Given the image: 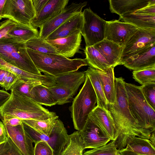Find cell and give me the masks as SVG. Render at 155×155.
I'll use <instances>...</instances> for the list:
<instances>
[{"mask_svg": "<svg viewBox=\"0 0 155 155\" xmlns=\"http://www.w3.org/2000/svg\"><path fill=\"white\" fill-rule=\"evenodd\" d=\"M124 82L121 77L115 78L116 101L114 104H107L114 124V140L119 150L125 148L127 142L134 137L150 139L152 134L141 127L132 115Z\"/></svg>", "mask_w": 155, "mask_h": 155, "instance_id": "cell-1", "label": "cell"}, {"mask_svg": "<svg viewBox=\"0 0 155 155\" xmlns=\"http://www.w3.org/2000/svg\"></svg>", "mask_w": 155, "mask_h": 155, "instance_id": "cell-54", "label": "cell"}, {"mask_svg": "<svg viewBox=\"0 0 155 155\" xmlns=\"http://www.w3.org/2000/svg\"><path fill=\"white\" fill-rule=\"evenodd\" d=\"M27 50L35 65L41 72L54 77L77 71L81 67L88 65L85 58L71 59L60 54Z\"/></svg>", "mask_w": 155, "mask_h": 155, "instance_id": "cell-3", "label": "cell"}, {"mask_svg": "<svg viewBox=\"0 0 155 155\" xmlns=\"http://www.w3.org/2000/svg\"><path fill=\"white\" fill-rule=\"evenodd\" d=\"M5 126L7 136L22 154L23 155H34L33 141L25 130L22 123L16 126Z\"/></svg>", "mask_w": 155, "mask_h": 155, "instance_id": "cell-14", "label": "cell"}, {"mask_svg": "<svg viewBox=\"0 0 155 155\" xmlns=\"http://www.w3.org/2000/svg\"><path fill=\"white\" fill-rule=\"evenodd\" d=\"M10 95V93H9L7 91L0 90V108L9 99Z\"/></svg>", "mask_w": 155, "mask_h": 155, "instance_id": "cell-46", "label": "cell"}, {"mask_svg": "<svg viewBox=\"0 0 155 155\" xmlns=\"http://www.w3.org/2000/svg\"><path fill=\"white\" fill-rule=\"evenodd\" d=\"M87 2H73L54 18L44 24L40 28L39 37L45 39L51 34L68 19L74 15L81 12Z\"/></svg>", "mask_w": 155, "mask_h": 155, "instance_id": "cell-12", "label": "cell"}, {"mask_svg": "<svg viewBox=\"0 0 155 155\" xmlns=\"http://www.w3.org/2000/svg\"><path fill=\"white\" fill-rule=\"evenodd\" d=\"M128 106L130 112L139 125L152 133L155 131V110L148 104L140 86L125 82Z\"/></svg>", "mask_w": 155, "mask_h": 155, "instance_id": "cell-4", "label": "cell"}, {"mask_svg": "<svg viewBox=\"0 0 155 155\" xmlns=\"http://www.w3.org/2000/svg\"><path fill=\"white\" fill-rule=\"evenodd\" d=\"M93 46L101 54L112 67L122 65L123 47L105 39Z\"/></svg>", "mask_w": 155, "mask_h": 155, "instance_id": "cell-20", "label": "cell"}, {"mask_svg": "<svg viewBox=\"0 0 155 155\" xmlns=\"http://www.w3.org/2000/svg\"><path fill=\"white\" fill-rule=\"evenodd\" d=\"M138 28L129 23L119 20L107 21L104 39L124 46Z\"/></svg>", "mask_w": 155, "mask_h": 155, "instance_id": "cell-11", "label": "cell"}, {"mask_svg": "<svg viewBox=\"0 0 155 155\" xmlns=\"http://www.w3.org/2000/svg\"><path fill=\"white\" fill-rule=\"evenodd\" d=\"M134 13L147 15H155V3L137 10Z\"/></svg>", "mask_w": 155, "mask_h": 155, "instance_id": "cell-44", "label": "cell"}, {"mask_svg": "<svg viewBox=\"0 0 155 155\" xmlns=\"http://www.w3.org/2000/svg\"><path fill=\"white\" fill-rule=\"evenodd\" d=\"M125 149L145 155H155V146L149 139L134 137L127 143Z\"/></svg>", "mask_w": 155, "mask_h": 155, "instance_id": "cell-28", "label": "cell"}, {"mask_svg": "<svg viewBox=\"0 0 155 155\" xmlns=\"http://www.w3.org/2000/svg\"><path fill=\"white\" fill-rule=\"evenodd\" d=\"M6 140L5 141L0 142V151L4 146Z\"/></svg>", "mask_w": 155, "mask_h": 155, "instance_id": "cell-52", "label": "cell"}, {"mask_svg": "<svg viewBox=\"0 0 155 155\" xmlns=\"http://www.w3.org/2000/svg\"><path fill=\"white\" fill-rule=\"evenodd\" d=\"M118 155H120L119 153L118 154Z\"/></svg>", "mask_w": 155, "mask_h": 155, "instance_id": "cell-53", "label": "cell"}, {"mask_svg": "<svg viewBox=\"0 0 155 155\" xmlns=\"http://www.w3.org/2000/svg\"><path fill=\"white\" fill-rule=\"evenodd\" d=\"M26 45L27 49L38 52L59 54L52 45L43 38L31 40L26 42Z\"/></svg>", "mask_w": 155, "mask_h": 155, "instance_id": "cell-34", "label": "cell"}, {"mask_svg": "<svg viewBox=\"0 0 155 155\" xmlns=\"http://www.w3.org/2000/svg\"><path fill=\"white\" fill-rule=\"evenodd\" d=\"M111 13L120 16L134 13L149 4L155 3V0H118L108 1Z\"/></svg>", "mask_w": 155, "mask_h": 155, "instance_id": "cell-21", "label": "cell"}, {"mask_svg": "<svg viewBox=\"0 0 155 155\" xmlns=\"http://www.w3.org/2000/svg\"><path fill=\"white\" fill-rule=\"evenodd\" d=\"M30 98L41 105L51 107L56 102L47 87L40 84L34 87L31 90Z\"/></svg>", "mask_w": 155, "mask_h": 155, "instance_id": "cell-30", "label": "cell"}, {"mask_svg": "<svg viewBox=\"0 0 155 155\" xmlns=\"http://www.w3.org/2000/svg\"><path fill=\"white\" fill-rule=\"evenodd\" d=\"M119 153L120 155H145L127 150L124 148L119 150Z\"/></svg>", "mask_w": 155, "mask_h": 155, "instance_id": "cell-49", "label": "cell"}, {"mask_svg": "<svg viewBox=\"0 0 155 155\" xmlns=\"http://www.w3.org/2000/svg\"><path fill=\"white\" fill-rule=\"evenodd\" d=\"M6 0H0V20L3 18V9Z\"/></svg>", "mask_w": 155, "mask_h": 155, "instance_id": "cell-50", "label": "cell"}, {"mask_svg": "<svg viewBox=\"0 0 155 155\" xmlns=\"http://www.w3.org/2000/svg\"><path fill=\"white\" fill-rule=\"evenodd\" d=\"M88 118L108 137L111 140H114V124L108 110L97 105L90 113Z\"/></svg>", "mask_w": 155, "mask_h": 155, "instance_id": "cell-18", "label": "cell"}, {"mask_svg": "<svg viewBox=\"0 0 155 155\" xmlns=\"http://www.w3.org/2000/svg\"><path fill=\"white\" fill-rule=\"evenodd\" d=\"M0 58L22 71L42 74L30 57L26 43L17 42L7 38L0 39Z\"/></svg>", "mask_w": 155, "mask_h": 155, "instance_id": "cell-6", "label": "cell"}, {"mask_svg": "<svg viewBox=\"0 0 155 155\" xmlns=\"http://www.w3.org/2000/svg\"><path fill=\"white\" fill-rule=\"evenodd\" d=\"M9 71L0 69V87H3Z\"/></svg>", "mask_w": 155, "mask_h": 155, "instance_id": "cell-48", "label": "cell"}, {"mask_svg": "<svg viewBox=\"0 0 155 155\" xmlns=\"http://www.w3.org/2000/svg\"><path fill=\"white\" fill-rule=\"evenodd\" d=\"M89 78L95 93L97 105L106 110H108L107 103L104 93L101 80L95 69L89 67L85 71Z\"/></svg>", "mask_w": 155, "mask_h": 155, "instance_id": "cell-27", "label": "cell"}, {"mask_svg": "<svg viewBox=\"0 0 155 155\" xmlns=\"http://www.w3.org/2000/svg\"><path fill=\"white\" fill-rule=\"evenodd\" d=\"M120 20L138 28H155V15L129 13L120 17Z\"/></svg>", "mask_w": 155, "mask_h": 155, "instance_id": "cell-29", "label": "cell"}, {"mask_svg": "<svg viewBox=\"0 0 155 155\" xmlns=\"http://www.w3.org/2000/svg\"><path fill=\"white\" fill-rule=\"evenodd\" d=\"M69 137L68 144L60 155H83L84 149L80 131L74 132Z\"/></svg>", "mask_w": 155, "mask_h": 155, "instance_id": "cell-31", "label": "cell"}, {"mask_svg": "<svg viewBox=\"0 0 155 155\" xmlns=\"http://www.w3.org/2000/svg\"><path fill=\"white\" fill-rule=\"evenodd\" d=\"M83 22L82 12L71 17L60 25L45 39L55 40L68 37L81 32Z\"/></svg>", "mask_w": 155, "mask_h": 155, "instance_id": "cell-19", "label": "cell"}, {"mask_svg": "<svg viewBox=\"0 0 155 155\" xmlns=\"http://www.w3.org/2000/svg\"><path fill=\"white\" fill-rule=\"evenodd\" d=\"M48 0H32L36 13V17L39 14Z\"/></svg>", "mask_w": 155, "mask_h": 155, "instance_id": "cell-45", "label": "cell"}, {"mask_svg": "<svg viewBox=\"0 0 155 155\" xmlns=\"http://www.w3.org/2000/svg\"><path fill=\"white\" fill-rule=\"evenodd\" d=\"M0 69L14 73L20 78L32 80L41 82L42 84L50 87L56 84L54 77L47 74L38 75L32 74L15 67L0 58Z\"/></svg>", "mask_w": 155, "mask_h": 155, "instance_id": "cell-22", "label": "cell"}, {"mask_svg": "<svg viewBox=\"0 0 155 155\" xmlns=\"http://www.w3.org/2000/svg\"><path fill=\"white\" fill-rule=\"evenodd\" d=\"M119 151L113 140L105 145L85 151L83 155H118Z\"/></svg>", "mask_w": 155, "mask_h": 155, "instance_id": "cell-37", "label": "cell"}, {"mask_svg": "<svg viewBox=\"0 0 155 155\" xmlns=\"http://www.w3.org/2000/svg\"><path fill=\"white\" fill-rule=\"evenodd\" d=\"M42 84L39 81L19 78L12 85L10 89L19 92L30 97V92L35 87Z\"/></svg>", "mask_w": 155, "mask_h": 155, "instance_id": "cell-36", "label": "cell"}, {"mask_svg": "<svg viewBox=\"0 0 155 155\" xmlns=\"http://www.w3.org/2000/svg\"><path fill=\"white\" fill-rule=\"evenodd\" d=\"M58 116L45 120H25L22 121L39 133L49 136Z\"/></svg>", "mask_w": 155, "mask_h": 155, "instance_id": "cell-33", "label": "cell"}, {"mask_svg": "<svg viewBox=\"0 0 155 155\" xmlns=\"http://www.w3.org/2000/svg\"><path fill=\"white\" fill-rule=\"evenodd\" d=\"M132 74L133 78L142 85L155 83V67L134 71Z\"/></svg>", "mask_w": 155, "mask_h": 155, "instance_id": "cell-35", "label": "cell"}, {"mask_svg": "<svg viewBox=\"0 0 155 155\" xmlns=\"http://www.w3.org/2000/svg\"><path fill=\"white\" fill-rule=\"evenodd\" d=\"M7 134L5 125L0 120V142L5 141L7 140Z\"/></svg>", "mask_w": 155, "mask_h": 155, "instance_id": "cell-47", "label": "cell"}, {"mask_svg": "<svg viewBox=\"0 0 155 155\" xmlns=\"http://www.w3.org/2000/svg\"><path fill=\"white\" fill-rule=\"evenodd\" d=\"M9 99L0 108V116L10 115L21 120H45L57 115L30 97L17 91L11 90Z\"/></svg>", "mask_w": 155, "mask_h": 155, "instance_id": "cell-2", "label": "cell"}, {"mask_svg": "<svg viewBox=\"0 0 155 155\" xmlns=\"http://www.w3.org/2000/svg\"><path fill=\"white\" fill-rule=\"evenodd\" d=\"M39 36V32L37 29L31 24L16 23L6 38L17 42L26 43L31 40L38 38Z\"/></svg>", "mask_w": 155, "mask_h": 155, "instance_id": "cell-23", "label": "cell"}, {"mask_svg": "<svg viewBox=\"0 0 155 155\" xmlns=\"http://www.w3.org/2000/svg\"><path fill=\"white\" fill-rule=\"evenodd\" d=\"M25 130L35 143L41 141L47 142L53 151V155H60L69 141V135L63 122L57 119L49 136L41 134L31 127L22 123Z\"/></svg>", "mask_w": 155, "mask_h": 155, "instance_id": "cell-7", "label": "cell"}, {"mask_svg": "<svg viewBox=\"0 0 155 155\" xmlns=\"http://www.w3.org/2000/svg\"><path fill=\"white\" fill-rule=\"evenodd\" d=\"M114 68L106 71L96 69L101 80L107 104H114L116 101Z\"/></svg>", "mask_w": 155, "mask_h": 155, "instance_id": "cell-24", "label": "cell"}, {"mask_svg": "<svg viewBox=\"0 0 155 155\" xmlns=\"http://www.w3.org/2000/svg\"><path fill=\"white\" fill-rule=\"evenodd\" d=\"M83 22L81 34L86 46H93L105 38L107 21L94 12L90 8L82 12Z\"/></svg>", "mask_w": 155, "mask_h": 155, "instance_id": "cell-8", "label": "cell"}, {"mask_svg": "<svg viewBox=\"0 0 155 155\" xmlns=\"http://www.w3.org/2000/svg\"><path fill=\"white\" fill-rule=\"evenodd\" d=\"M2 122L5 125L16 126L22 123V120L17 117L5 115L2 117Z\"/></svg>", "mask_w": 155, "mask_h": 155, "instance_id": "cell-42", "label": "cell"}, {"mask_svg": "<svg viewBox=\"0 0 155 155\" xmlns=\"http://www.w3.org/2000/svg\"><path fill=\"white\" fill-rule=\"evenodd\" d=\"M147 102L155 110V83H150L140 86Z\"/></svg>", "mask_w": 155, "mask_h": 155, "instance_id": "cell-38", "label": "cell"}, {"mask_svg": "<svg viewBox=\"0 0 155 155\" xmlns=\"http://www.w3.org/2000/svg\"><path fill=\"white\" fill-rule=\"evenodd\" d=\"M20 78L15 74L9 72L4 82L3 88L6 91L10 90L12 85Z\"/></svg>", "mask_w": 155, "mask_h": 155, "instance_id": "cell-43", "label": "cell"}, {"mask_svg": "<svg viewBox=\"0 0 155 155\" xmlns=\"http://www.w3.org/2000/svg\"><path fill=\"white\" fill-rule=\"evenodd\" d=\"M80 132L84 150L99 148L106 145L111 140L89 118L83 129Z\"/></svg>", "mask_w": 155, "mask_h": 155, "instance_id": "cell-13", "label": "cell"}, {"mask_svg": "<svg viewBox=\"0 0 155 155\" xmlns=\"http://www.w3.org/2000/svg\"><path fill=\"white\" fill-rule=\"evenodd\" d=\"M122 65L133 71L155 67V45L125 60Z\"/></svg>", "mask_w": 155, "mask_h": 155, "instance_id": "cell-15", "label": "cell"}, {"mask_svg": "<svg viewBox=\"0 0 155 155\" xmlns=\"http://www.w3.org/2000/svg\"><path fill=\"white\" fill-rule=\"evenodd\" d=\"M0 155H23L8 136L6 141L0 151Z\"/></svg>", "mask_w": 155, "mask_h": 155, "instance_id": "cell-40", "label": "cell"}, {"mask_svg": "<svg viewBox=\"0 0 155 155\" xmlns=\"http://www.w3.org/2000/svg\"><path fill=\"white\" fill-rule=\"evenodd\" d=\"M155 45V28H138L123 48L121 62L144 48Z\"/></svg>", "mask_w": 155, "mask_h": 155, "instance_id": "cell-10", "label": "cell"}, {"mask_svg": "<svg viewBox=\"0 0 155 155\" xmlns=\"http://www.w3.org/2000/svg\"><path fill=\"white\" fill-rule=\"evenodd\" d=\"M86 76L85 71L68 73L55 77L56 84L65 86L76 93L80 85L84 82Z\"/></svg>", "mask_w": 155, "mask_h": 155, "instance_id": "cell-25", "label": "cell"}, {"mask_svg": "<svg viewBox=\"0 0 155 155\" xmlns=\"http://www.w3.org/2000/svg\"><path fill=\"white\" fill-rule=\"evenodd\" d=\"M155 132H153L151 134L150 140L152 143L153 144L155 145Z\"/></svg>", "mask_w": 155, "mask_h": 155, "instance_id": "cell-51", "label": "cell"}, {"mask_svg": "<svg viewBox=\"0 0 155 155\" xmlns=\"http://www.w3.org/2000/svg\"><path fill=\"white\" fill-rule=\"evenodd\" d=\"M69 2V0H49L30 24L36 28H40L44 24L61 13L67 7Z\"/></svg>", "mask_w": 155, "mask_h": 155, "instance_id": "cell-17", "label": "cell"}, {"mask_svg": "<svg viewBox=\"0 0 155 155\" xmlns=\"http://www.w3.org/2000/svg\"><path fill=\"white\" fill-rule=\"evenodd\" d=\"M97 101L95 91L89 78L86 75L83 87L69 108L76 130L78 131L83 130L90 114L95 107Z\"/></svg>", "mask_w": 155, "mask_h": 155, "instance_id": "cell-5", "label": "cell"}, {"mask_svg": "<svg viewBox=\"0 0 155 155\" xmlns=\"http://www.w3.org/2000/svg\"><path fill=\"white\" fill-rule=\"evenodd\" d=\"M36 16L32 0H6L3 18L16 23L30 25Z\"/></svg>", "mask_w": 155, "mask_h": 155, "instance_id": "cell-9", "label": "cell"}, {"mask_svg": "<svg viewBox=\"0 0 155 155\" xmlns=\"http://www.w3.org/2000/svg\"><path fill=\"white\" fill-rule=\"evenodd\" d=\"M34 155H53V151L46 142L39 141L35 144Z\"/></svg>", "mask_w": 155, "mask_h": 155, "instance_id": "cell-39", "label": "cell"}, {"mask_svg": "<svg viewBox=\"0 0 155 155\" xmlns=\"http://www.w3.org/2000/svg\"><path fill=\"white\" fill-rule=\"evenodd\" d=\"M16 23L8 19L0 23V39L6 38L15 26Z\"/></svg>", "mask_w": 155, "mask_h": 155, "instance_id": "cell-41", "label": "cell"}, {"mask_svg": "<svg viewBox=\"0 0 155 155\" xmlns=\"http://www.w3.org/2000/svg\"><path fill=\"white\" fill-rule=\"evenodd\" d=\"M47 41L55 48L59 54L69 58L79 52L82 35L81 32H78L68 37Z\"/></svg>", "mask_w": 155, "mask_h": 155, "instance_id": "cell-16", "label": "cell"}, {"mask_svg": "<svg viewBox=\"0 0 155 155\" xmlns=\"http://www.w3.org/2000/svg\"><path fill=\"white\" fill-rule=\"evenodd\" d=\"M56 102V104L63 105L71 102L75 93L62 85L56 84L47 87Z\"/></svg>", "mask_w": 155, "mask_h": 155, "instance_id": "cell-32", "label": "cell"}, {"mask_svg": "<svg viewBox=\"0 0 155 155\" xmlns=\"http://www.w3.org/2000/svg\"><path fill=\"white\" fill-rule=\"evenodd\" d=\"M85 58L89 67L106 71L111 67L104 57L93 46L85 47L84 50Z\"/></svg>", "mask_w": 155, "mask_h": 155, "instance_id": "cell-26", "label": "cell"}]
</instances>
